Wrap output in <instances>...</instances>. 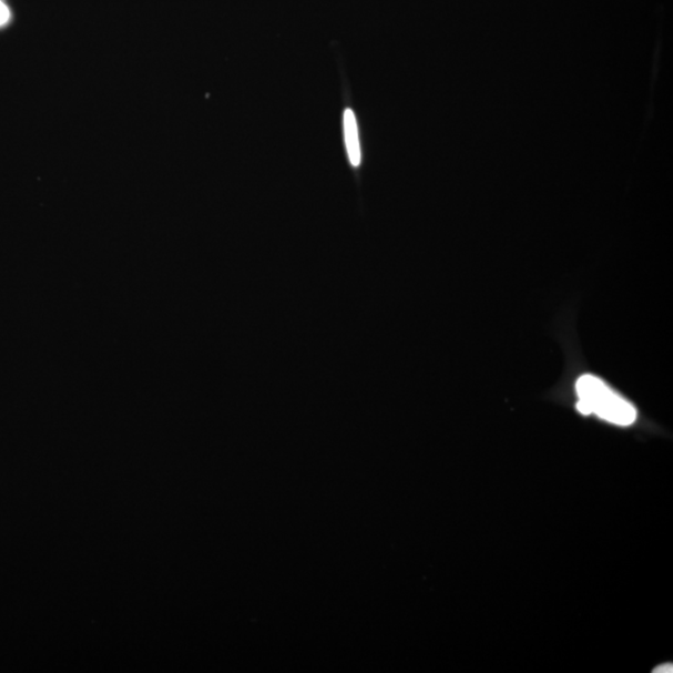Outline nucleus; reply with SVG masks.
<instances>
[{
    "instance_id": "1",
    "label": "nucleus",
    "mask_w": 673,
    "mask_h": 673,
    "mask_svg": "<svg viewBox=\"0 0 673 673\" xmlns=\"http://www.w3.org/2000/svg\"><path fill=\"white\" fill-rule=\"evenodd\" d=\"M577 394L581 415H596L610 424L624 427L636 420V409L594 376H582L577 384Z\"/></svg>"
},
{
    "instance_id": "2",
    "label": "nucleus",
    "mask_w": 673,
    "mask_h": 673,
    "mask_svg": "<svg viewBox=\"0 0 673 673\" xmlns=\"http://www.w3.org/2000/svg\"><path fill=\"white\" fill-rule=\"evenodd\" d=\"M345 135L350 164L357 167L360 164L358 128L356 116L350 109H347L345 112Z\"/></svg>"
},
{
    "instance_id": "3",
    "label": "nucleus",
    "mask_w": 673,
    "mask_h": 673,
    "mask_svg": "<svg viewBox=\"0 0 673 673\" xmlns=\"http://www.w3.org/2000/svg\"><path fill=\"white\" fill-rule=\"evenodd\" d=\"M10 12L3 0H0V27L6 26L9 22Z\"/></svg>"
}]
</instances>
